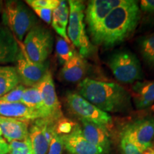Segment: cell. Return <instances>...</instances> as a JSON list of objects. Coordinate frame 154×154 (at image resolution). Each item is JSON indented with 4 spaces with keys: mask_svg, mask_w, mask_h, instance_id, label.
Wrapping results in <instances>:
<instances>
[{
    "mask_svg": "<svg viewBox=\"0 0 154 154\" xmlns=\"http://www.w3.org/2000/svg\"><path fill=\"white\" fill-rule=\"evenodd\" d=\"M141 11L137 1L126 0L113 9L91 36L92 43L103 48L113 47L128 39L137 28Z\"/></svg>",
    "mask_w": 154,
    "mask_h": 154,
    "instance_id": "obj_1",
    "label": "cell"
},
{
    "mask_svg": "<svg viewBox=\"0 0 154 154\" xmlns=\"http://www.w3.org/2000/svg\"><path fill=\"white\" fill-rule=\"evenodd\" d=\"M79 94L106 113H128L133 109L129 91L120 84L86 78L77 86Z\"/></svg>",
    "mask_w": 154,
    "mask_h": 154,
    "instance_id": "obj_2",
    "label": "cell"
},
{
    "mask_svg": "<svg viewBox=\"0 0 154 154\" xmlns=\"http://www.w3.org/2000/svg\"><path fill=\"white\" fill-rule=\"evenodd\" d=\"M2 22L17 38L23 42L25 36L37 24L34 12L21 1L9 0L2 4Z\"/></svg>",
    "mask_w": 154,
    "mask_h": 154,
    "instance_id": "obj_3",
    "label": "cell"
},
{
    "mask_svg": "<svg viewBox=\"0 0 154 154\" xmlns=\"http://www.w3.org/2000/svg\"><path fill=\"white\" fill-rule=\"evenodd\" d=\"M67 2L69 8L67 36L77 52L84 58L87 57L93 52V45L86 30L85 5L79 0H69Z\"/></svg>",
    "mask_w": 154,
    "mask_h": 154,
    "instance_id": "obj_4",
    "label": "cell"
},
{
    "mask_svg": "<svg viewBox=\"0 0 154 154\" xmlns=\"http://www.w3.org/2000/svg\"><path fill=\"white\" fill-rule=\"evenodd\" d=\"M106 63L116 80L122 84H134L143 79L140 61L129 50L113 51Z\"/></svg>",
    "mask_w": 154,
    "mask_h": 154,
    "instance_id": "obj_5",
    "label": "cell"
},
{
    "mask_svg": "<svg viewBox=\"0 0 154 154\" xmlns=\"http://www.w3.org/2000/svg\"><path fill=\"white\" fill-rule=\"evenodd\" d=\"M22 43L31 60L42 63L47 61L52 52L54 37L48 29L36 24L28 32Z\"/></svg>",
    "mask_w": 154,
    "mask_h": 154,
    "instance_id": "obj_6",
    "label": "cell"
},
{
    "mask_svg": "<svg viewBox=\"0 0 154 154\" xmlns=\"http://www.w3.org/2000/svg\"><path fill=\"white\" fill-rule=\"evenodd\" d=\"M66 103L71 112L80 119H84L107 128L112 124V118L109 113L100 110L78 93L68 92L66 95Z\"/></svg>",
    "mask_w": 154,
    "mask_h": 154,
    "instance_id": "obj_7",
    "label": "cell"
},
{
    "mask_svg": "<svg viewBox=\"0 0 154 154\" xmlns=\"http://www.w3.org/2000/svg\"><path fill=\"white\" fill-rule=\"evenodd\" d=\"M19 51L17 56L16 69L21 83L24 86H36L49 72V62H34L28 57L23 43L19 42Z\"/></svg>",
    "mask_w": 154,
    "mask_h": 154,
    "instance_id": "obj_8",
    "label": "cell"
},
{
    "mask_svg": "<svg viewBox=\"0 0 154 154\" xmlns=\"http://www.w3.org/2000/svg\"><path fill=\"white\" fill-rule=\"evenodd\" d=\"M121 135L142 150L153 143L154 116L142 117L128 123L124 126Z\"/></svg>",
    "mask_w": 154,
    "mask_h": 154,
    "instance_id": "obj_9",
    "label": "cell"
},
{
    "mask_svg": "<svg viewBox=\"0 0 154 154\" xmlns=\"http://www.w3.org/2000/svg\"><path fill=\"white\" fill-rule=\"evenodd\" d=\"M126 0H91L85 9V24L90 37L95 33L101 22L108 14L119 6L124 5Z\"/></svg>",
    "mask_w": 154,
    "mask_h": 154,
    "instance_id": "obj_10",
    "label": "cell"
},
{
    "mask_svg": "<svg viewBox=\"0 0 154 154\" xmlns=\"http://www.w3.org/2000/svg\"><path fill=\"white\" fill-rule=\"evenodd\" d=\"M54 124V121L49 119H40L33 121L29 128V137L34 154L47 153Z\"/></svg>",
    "mask_w": 154,
    "mask_h": 154,
    "instance_id": "obj_11",
    "label": "cell"
},
{
    "mask_svg": "<svg viewBox=\"0 0 154 154\" xmlns=\"http://www.w3.org/2000/svg\"><path fill=\"white\" fill-rule=\"evenodd\" d=\"M41 94L44 108L49 117V120L57 121L63 117L61 103L58 99L52 75L49 71L42 80L36 85Z\"/></svg>",
    "mask_w": 154,
    "mask_h": 154,
    "instance_id": "obj_12",
    "label": "cell"
},
{
    "mask_svg": "<svg viewBox=\"0 0 154 154\" xmlns=\"http://www.w3.org/2000/svg\"><path fill=\"white\" fill-rule=\"evenodd\" d=\"M61 136L64 149L71 154H109L101 148L90 143L84 137L82 128L77 124L71 132Z\"/></svg>",
    "mask_w": 154,
    "mask_h": 154,
    "instance_id": "obj_13",
    "label": "cell"
},
{
    "mask_svg": "<svg viewBox=\"0 0 154 154\" xmlns=\"http://www.w3.org/2000/svg\"><path fill=\"white\" fill-rule=\"evenodd\" d=\"M80 121L82 125L81 128L84 137L90 143L109 153L111 143L108 128L84 119H80Z\"/></svg>",
    "mask_w": 154,
    "mask_h": 154,
    "instance_id": "obj_14",
    "label": "cell"
},
{
    "mask_svg": "<svg viewBox=\"0 0 154 154\" xmlns=\"http://www.w3.org/2000/svg\"><path fill=\"white\" fill-rule=\"evenodd\" d=\"M87 72V63L77 52L72 59L63 65L59 72L61 80L69 83L81 82Z\"/></svg>",
    "mask_w": 154,
    "mask_h": 154,
    "instance_id": "obj_15",
    "label": "cell"
},
{
    "mask_svg": "<svg viewBox=\"0 0 154 154\" xmlns=\"http://www.w3.org/2000/svg\"><path fill=\"white\" fill-rule=\"evenodd\" d=\"M0 128L4 138L9 143L29 137V124L26 121L0 116Z\"/></svg>",
    "mask_w": 154,
    "mask_h": 154,
    "instance_id": "obj_16",
    "label": "cell"
},
{
    "mask_svg": "<svg viewBox=\"0 0 154 154\" xmlns=\"http://www.w3.org/2000/svg\"><path fill=\"white\" fill-rule=\"evenodd\" d=\"M19 51L17 38L7 26L0 24V63L14 62Z\"/></svg>",
    "mask_w": 154,
    "mask_h": 154,
    "instance_id": "obj_17",
    "label": "cell"
},
{
    "mask_svg": "<svg viewBox=\"0 0 154 154\" xmlns=\"http://www.w3.org/2000/svg\"><path fill=\"white\" fill-rule=\"evenodd\" d=\"M131 96L138 110H143L151 106L154 103V80L134 83Z\"/></svg>",
    "mask_w": 154,
    "mask_h": 154,
    "instance_id": "obj_18",
    "label": "cell"
},
{
    "mask_svg": "<svg viewBox=\"0 0 154 154\" xmlns=\"http://www.w3.org/2000/svg\"><path fill=\"white\" fill-rule=\"evenodd\" d=\"M0 116L18 120L34 121L42 119L40 115L30 108L21 103H5L0 102Z\"/></svg>",
    "mask_w": 154,
    "mask_h": 154,
    "instance_id": "obj_19",
    "label": "cell"
},
{
    "mask_svg": "<svg viewBox=\"0 0 154 154\" xmlns=\"http://www.w3.org/2000/svg\"><path fill=\"white\" fill-rule=\"evenodd\" d=\"M69 8L66 1H60L58 7L53 11L51 26L59 36L66 42H71L67 36V26L69 23Z\"/></svg>",
    "mask_w": 154,
    "mask_h": 154,
    "instance_id": "obj_20",
    "label": "cell"
},
{
    "mask_svg": "<svg viewBox=\"0 0 154 154\" xmlns=\"http://www.w3.org/2000/svg\"><path fill=\"white\" fill-rule=\"evenodd\" d=\"M21 103H24L27 107L38 113L42 119H49L42 101L41 94L36 86L25 88Z\"/></svg>",
    "mask_w": 154,
    "mask_h": 154,
    "instance_id": "obj_21",
    "label": "cell"
},
{
    "mask_svg": "<svg viewBox=\"0 0 154 154\" xmlns=\"http://www.w3.org/2000/svg\"><path fill=\"white\" fill-rule=\"evenodd\" d=\"M20 83L16 67L0 66V97L14 88Z\"/></svg>",
    "mask_w": 154,
    "mask_h": 154,
    "instance_id": "obj_22",
    "label": "cell"
},
{
    "mask_svg": "<svg viewBox=\"0 0 154 154\" xmlns=\"http://www.w3.org/2000/svg\"><path fill=\"white\" fill-rule=\"evenodd\" d=\"M56 54L59 62L63 65L77 53V51L71 42H66L64 38L57 36L55 45Z\"/></svg>",
    "mask_w": 154,
    "mask_h": 154,
    "instance_id": "obj_23",
    "label": "cell"
},
{
    "mask_svg": "<svg viewBox=\"0 0 154 154\" xmlns=\"http://www.w3.org/2000/svg\"><path fill=\"white\" fill-rule=\"evenodd\" d=\"M138 45L143 59L150 65L154 54V33L140 36L138 40Z\"/></svg>",
    "mask_w": 154,
    "mask_h": 154,
    "instance_id": "obj_24",
    "label": "cell"
},
{
    "mask_svg": "<svg viewBox=\"0 0 154 154\" xmlns=\"http://www.w3.org/2000/svg\"><path fill=\"white\" fill-rule=\"evenodd\" d=\"M9 154H34L29 137L23 140H14L9 143Z\"/></svg>",
    "mask_w": 154,
    "mask_h": 154,
    "instance_id": "obj_25",
    "label": "cell"
},
{
    "mask_svg": "<svg viewBox=\"0 0 154 154\" xmlns=\"http://www.w3.org/2000/svg\"><path fill=\"white\" fill-rule=\"evenodd\" d=\"M25 88L23 84H19L8 93L0 97V102L5 103H19L22 100V97L24 93Z\"/></svg>",
    "mask_w": 154,
    "mask_h": 154,
    "instance_id": "obj_26",
    "label": "cell"
},
{
    "mask_svg": "<svg viewBox=\"0 0 154 154\" xmlns=\"http://www.w3.org/2000/svg\"><path fill=\"white\" fill-rule=\"evenodd\" d=\"M63 149L64 146L61 135L58 134L54 129L47 154H62Z\"/></svg>",
    "mask_w": 154,
    "mask_h": 154,
    "instance_id": "obj_27",
    "label": "cell"
},
{
    "mask_svg": "<svg viewBox=\"0 0 154 154\" xmlns=\"http://www.w3.org/2000/svg\"><path fill=\"white\" fill-rule=\"evenodd\" d=\"M25 2L32 9H50L54 10L59 5L60 0H26Z\"/></svg>",
    "mask_w": 154,
    "mask_h": 154,
    "instance_id": "obj_28",
    "label": "cell"
},
{
    "mask_svg": "<svg viewBox=\"0 0 154 154\" xmlns=\"http://www.w3.org/2000/svg\"><path fill=\"white\" fill-rule=\"evenodd\" d=\"M120 148L123 154H143L137 146L122 135L120 138Z\"/></svg>",
    "mask_w": 154,
    "mask_h": 154,
    "instance_id": "obj_29",
    "label": "cell"
},
{
    "mask_svg": "<svg viewBox=\"0 0 154 154\" xmlns=\"http://www.w3.org/2000/svg\"><path fill=\"white\" fill-rule=\"evenodd\" d=\"M33 11L35 12V14L42 19L44 22L47 24H51V19H52V9H40V8H34L32 9Z\"/></svg>",
    "mask_w": 154,
    "mask_h": 154,
    "instance_id": "obj_30",
    "label": "cell"
},
{
    "mask_svg": "<svg viewBox=\"0 0 154 154\" xmlns=\"http://www.w3.org/2000/svg\"><path fill=\"white\" fill-rule=\"evenodd\" d=\"M140 11L148 14H154V0H142L139 3Z\"/></svg>",
    "mask_w": 154,
    "mask_h": 154,
    "instance_id": "obj_31",
    "label": "cell"
},
{
    "mask_svg": "<svg viewBox=\"0 0 154 154\" xmlns=\"http://www.w3.org/2000/svg\"><path fill=\"white\" fill-rule=\"evenodd\" d=\"M9 153V143H7L3 137L0 138V154H8Z\"/></svg>",
    "mask_w": 154,
    "mask_h": 154,
    "instance_id": "obj_32",
    "label": "cell"
},
{
    "mask_svg": "<svg viewBox=\"0 0 154 154\" xmlns=\"http://www.w3.org/2000/svg\"><path fill=\"white\" fill-rule=\"evenodd\" d=\"M150 66L154 68V54H153V58H152V60L151 61V63H150Z\"/></svg>",
    "mask_w": 154,
    "mask_h": 154,
    "instance_id": "obj_33",
    "label": "cell"
},
{
    "mask_svg": "<svg viewBox=\"0 0 154 154\" xmlns=\"http://www.w3.org/2000/svg\"><path fill=\"white\" fill-rule=\"evenodd\" d=\"M2 10V2L0 1V14H1Z\"/></svg>",
    "mask_w": 154,
    "mask_h": 154,
    "instance_id": "obj_34",
    "label": "cell"
},
{
    "mask_svg": "<svg viewBox=\"0 0 154 154\" xmlns=\"http://www.w3.org/2000/svg\"><path fill=\"white\" fill-rule=\"evenodd\" d=\"M2 137V129L1 128H0V138Z\"/></svg>",
    "mask_w": 154,
    "mask_h": 154,
    "instance_id": "obj_35",
    "label": "cell"
},
{
    "mask_svg": "<svg viewBox=\"0 0 154 154\" xmlns=\"http://www.w3.org/2000/svg\"><path fill=\"white\" fill-rule=\"evenodd\" d=\"M153 144H154V140H153Z\"/></svg>",
    "mask_w": 154,
    "mask_h": 154,
    "instance_id": "obj_36",
    "label": "cell"
}]
</instances>
